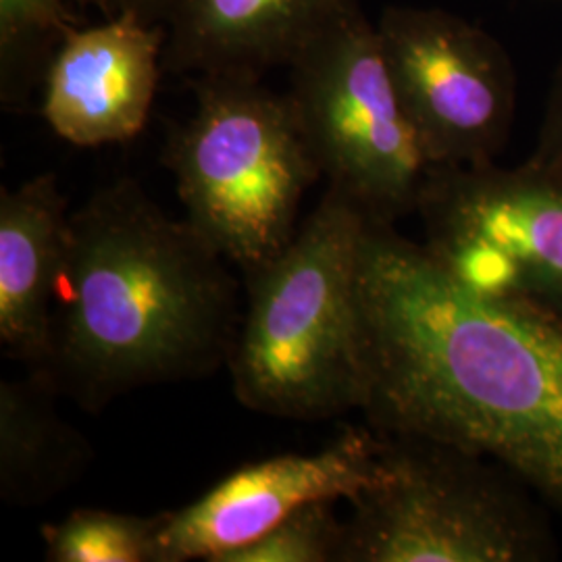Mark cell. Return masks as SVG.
Instances as JSON below:
<instances>
[{"instance_id": "cell-12", "label": "cell", "mask_w": 562, "mask_h": 562, "mask_svg": "<svg viewBox=\"0 0 562 562\" xmlns=\"http://www.w3.org/2000/svg\"><path fill=\"white\" fill-rule=\"evenodd\" d=\"M69 213L55 173L0 192V344L41 371L67 250Z\"/></svg>"}, {"instance_id": "cell-17", "label": "cell", "mask_w": 562, "mask_h": 562, "mask_svg": "<svg viewBox=\"0 0 562 562\" xmlns=\"http://www.w3.org/2000/svg\"><path fill=\"white\" fill-rule=\"evenodd\" d=\"M527 161L562 169V57L552 78L536 148Z\"/></svg>"}, {"instance_id": "cell-7", "label": "cell", "mask_w": 562, "mask_h": 562, "mask_svg": "<svg viewBox=\"0 0 562 562\" xmlns=\"http://www.w3.org/2000/svg\"><path fill=\"white\" fill-rule=\"evenodd\" d=\"M417 213L423 248L467 290L562 322V169L431 167Z\"/></svg>"}, {"instance_id": "cell-9", "label": "cell", "mask_w": 562, "mask_h": 562, "mask_svg": "<svg viewBox=\"0 0 562 562\" xmlns=\"http://www.w3.org/2000/svg\"><path fill=\"white\" fill-rule=\"evenodd\" d=\"M380 436L346 429L317 452L244 464L183 508L162 513L157 562H217L259 540L304 504L350 501L373 482Z\"/></svg>"}, {"instance_id": "cell-4", "label": "cell", "mask_w": 562, "mask_h": 562, "mask_svg": "<svg viewBox=\"0 0 562 562\" xmlns=\"http://www.w3.org/2000/svg\"><path fill=\"white\" fill-rule=\"evenodd\" d=\"M262 78H196V106L165 148L186 222L244 276L299 229L306 190L323 178L288 94Z\"/></svg>"}, {"instance_id": "cell-13", "label": "cell", "mask_w": 562, "mask_h": 562, "mask_svg": "<svg viewBox=\"0 0 562 562\" xmlns=\"http://www.w3.org/2000/svg\"><path fill=\"white\" fill-rule=\"evenodd\" d=\"M59 394L44 373L0 383V498L41 506L80 480L92 448L53 404Z\"/></svg>"}, {"instance_id": "cell-14", "label": "cell", "mask_w": 562, "mask_h": 562, "mask_svg": "<svg viewBox=\"0 0 562 562\" xmlns=\"http://www.w3.org/2000/svg\"><path fill=\"white\" fill-rule=\"evenodd\" d=\"M173 0H0V99L21 109L38 88L60 36L76 11L97 9L104 18L138 15L167 23Z\"/></svg>"}, {"instance_id": "cell-3", "label": "cell", "mask_w": 562, "mask_h": 562, "mask_svg": "<svg viewBox=\"0 0 562 562\" xmlns=\"http://www.w3.org/2000/svg\"><path fill=\"white\" fill-rule=\"evenodd\" d=\"M367 223L357 202L327 186L288 246L246 273L248 302L227 357L246 408L292 422L361 411Z\"/></svg>"}, {"instance_id": "cell-2", "label": "cell", "mask_w": 562, "mask_h": 562, "mask_svg": "<svg viewBox=\"0 0 562 562\" xmlns=\"http://www.w3.org/2000/svg\"><path fill=\"white\" fill-rule=\"evenodd\" d=\"M225 257L138 181L99 188L69 215L44 373L99 411L123 394L227 364L240 325Z\"/></svg>"}, {"instance_id": "cell-16", "label": "cell", "mask_w": 562, "mask_h": 562, "mask_svg": "<svg viewBox=\"0 0 562 562\" xmlns=\"http://www.w3.org/2000/svg\"><path fill=\"white\" fill-rule=\"evenodd\" d=\"M338 503L304 504L259 540L223 554L217 562H341L346 521L336 513Z\"/></svg>"}, {"instance_id": "cell-8", "label": "cell", "mask_w": 562, "mask_h": 562, "mask_svg": "<svg viewBox=\"0 0 562 562\" xmlns=\"http://www.w3.org/2000/svg\"><path fill=\"white\" fill-rule=\"evenodd\" d=\"M375 27L431 165L496 161L517 106V76L503 44L431 7H385Z\"/></svg>"}, {"instance_id": "cell-15", "label": "cell", "mask_w": 562, "mask_h": 562, "mask_svg": "<svg viewBox=\"0 0 562 562\" xmlns=\"http://www.w3.org/2000/svg\"><path fill=\"white\" fill-rule=\"evenodd\" d=\"M161 515L80 508L42 529L46 561L157 562Z\"/></svg>"}, {"instance_id": "cell-1", "label": "cell", "mask_w": 562, "mask_h": 562, "mask_svg": "<svg viewBox=\"0 0 562 562\" xmlns=\"http://www.w3.org/2000/svg\"><path fill=\"white\" fill-rule=\"evenodd\" d=\"M359 285L373 431L501 462L562 519L561 319L467 290L373 220Z\"/></svg>"}, {"instance_id": "cell-10", "label": "cell", "mask_w": 562, "mask_h": 562, "mask_svg": "<svg viewBox=\"0 0 562 562\" xmlns=\"http://www.w3.org/2000/svg\"><path fill=\"white\" fill-rule=\"evenodd\" d=\"M167 25L138 15L67 27L42 78V117L81 148L136 138L161 80Z\"/></svg>"}, {"instance_id": "cell-5", "label": "cell", "mask_w": 562, "mask_h": 562, "mask_svg": "<svg viewBox=\"0 0 562 562\" xmlns=\"http://www.w3.org/2000/svg\"><path fill=\"white\" fill-rule=\"evenodd\" d=\"M378 434V431H375ZM380 436L346 519L341 562H546L550 506L501 462L419 436Z\"/></svg>"}, {"instance_id": "cell-6", "label": "cell", "mask_w": 562, "mask_h": 562, "mask_svg": "<svg viewBox=\"0 0 562 562\" xmlns=\"http://www.w3.org/2000/svg\"><path fill=\"white\" fill-rule=\"evenodd\" d=\"M288 97L327 186L373 222L396 225L417 213L434 165L362 9L290 63Z\"/></svg>"}, {"instance_id": "cell-11", "label": "cell", "mask_w": 562, "mask_h": 562, "mask_svg": "<svg viewBox=\"0 0 562 562\" xmlns=\"http://www.w3.org/2000/svg\"><path fill=\"white\" fill-rule=\"evenodd\" d=\"M361 0H173L162 65L176 74L262 78L327 30L361 11Z\"/></svg>"}]
</instances>
